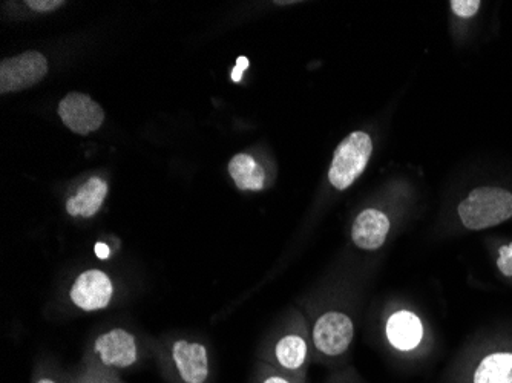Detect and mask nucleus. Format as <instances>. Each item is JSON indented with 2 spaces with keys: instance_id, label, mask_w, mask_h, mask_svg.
<instances>
[{
  "instance_id": "obj_1",
  "label": "nucleus",
  "mask_w": 512,
  "mask_h": 383,
  "mask_svg": "<svg viewBox=\"0 0 512 383\" xmlns=\"http://www.w3.org/2000/svg\"><path fill=\"white\" fill-rule=\"evenodd\" d=\"M142 357L140 345L131 331L112 328L92 342L91 348L83 357L82 367L120 376L126 371L134 370L142 362Z\"/></svg>"
},
{
  "instance_id": "obj_2",
  "label": "nucleus",
  "mask_w": 512,
  "mask_h": 383,
  "mask_svg": "<svg viewBox=\"0 0 512 383\" xmlns=\"http://www.w3.org/2000/svg\"><path fill=\"white\" fill-rule=\"evenodd\" d=\"M161 374L169 383H211L212 362L206 345L175 339L160 353Z\"/></svg>"
},
{
  "instance_id": "obj_3",
  "label": "nucleus",
  "mask_w": 512,
  "mask_h": 383,
  "mask_svg": "<svg viewBox=\"0 0 512 383\" xmlns=\"http://www.w3.org/2000/svg\"><path fill=\"white\" fill-rule=\"evenodd\" d=\"M313 357L325 364L341 361L355 339V324L344 311L329 310L313 322L310 330Z\"/></svg>"
},
{
  "instance_id": "obj_4",
  "label": "nucleus",
  "mask_w": 512,
  "mask_h": 383,
  "mask_svg": "<svg viewBox=\"0 0 512 383\" xmlns=\"http://www.w3.org/2000/svg\"><path fill=\"white\" fill-rule=\"evenodd\" d=\"M512 217V194L500 187L474 189L459 204V218L468 230L500 226Z\"/></svg>"
},
{
  "instance_id": "obj_5",
  "label": "nucleus",
  "mask_w": 512,
  "mask_h": 383,
  "mask_svg": "<svg viewBox=\"0 0 512 383\" xmlns=\"http://www.w3.org/2000/svg\"><path fill=\"white\" fill-rule=\"evenodd\" d=\"M371 152H373V141L365 132L356 131L345 137L333 155L332 167L329 171L332 186L338 190H345L352 186L365 171Z\"/></svg>"
},
{
  "instance_id": "obj_6",
  "label": "nucleus",
  "mask_w": 512,
  "mask_h": 383,
  "mask_svg": "<svg viewBox=\"0 0 512 383\" xmlns=\"http://www.w3.org/2000/svg\"><path fill=\"white\" fill-rule=\"evenodd\" d=\"M258 361L295 376L307 377L313 361L312 338L302 331H287L261 351Z\"/></svg>"
},
{
  "instance_id": "obj_7",
  "label": "nucleus",
  "mask_w": 512,
  "mask_h": 383,
  "mask_svg": "<svg viewBox=\"0 0 512 383\" xmlns=\"http://www.w3.org/2000/svg\"><path fill=\"white\" fill-rule=\"evenodd\" d=\"M48 60L39 51H25L0 62V94L25 91L45 79Z\"/></svg>"
},
{
  "instance_id": "obj_8",
  "label": "nucleus",
  "mask_w": 512,
  "mask_h": 383,
  "mask_svg": "<svg viewBox=\"0 0 512 383\" xmlns=\"http://www.w3.org/2000/svg\"><path fill=\"white\" fill-rule=\"evenodd\" d=\"M57 114L69 131L83 137L99 131L105 122L102 106L82 92H69L65 95L59 103Z\"/></svg>"
},
{
  "instance_id": "obj_9",
  "label": "nucleus",
  "mask_w": 512,
  "mask_h": 383,
  "mask_svg": "<svg viewBox=\"0 0 512 383\" xmlns=\"http://www.w3.org/2000/svg\"><path fill=\"white\" fill-rule=\"evenodd\" d=\"M114 298V284L108 273L99 269L86 270L77 276L69 290V299L80 310L99 311Z\"/></svg>"
},
{
  "instance_id": "obj_10",
  "label": "nucleus",
  "mask_w": 512,
  "mask_h": 383,
  "mask_svg": "<svg viewBox=\"0 0 512 383\" xmlns=\"http://www.w3.org/2000/svg\"><path fill=\"white\" fill-rule=\"evenodd\" d=\"M453 383H512V348H497L454 373Z\"/></svg>"
},
{
  "instance_id": "obj_11",
  "label": "nucleus",
  "mask_w": 512,
  "mask_h": 383,
  "mask_svg": "<svg viewBox=\"0 0 512 383\" xmlns=\"http://www.w3.org/2000/svg\"><path fill=\"white\" fill-rule=\"evenodd\" d=\"M387 339L394 350L401 353H411L421 347L424 341L425 330L419 316L413 311L399 310L388 318Z\"/></svg>"
},
{
  "instance_id": "obj_12",
  "label": "nucleus",
  "mask_w": 512,
  "mask_h": 383,
  "mask_svg": "<svg viewBox=\"0 0 512 383\" xmlns=\"http://www.w3.org/2000/svg\"><path fill=\"white\" fill-rule=\"evenodd\" d=\"M390 220L378 209H367L359 213L352 226V241L356 247L367 252L379 250L390 233Z\"/></svg>"
},
{
  "instance_id": "obj_13",
  "label": "nucleus",
  "mask_w": 512,
  "mask_h": 383,
  "mask_svg": "<svg viewBox=\"0 0 512 383\" xmlns=\"http://www.w3.org/2000/svg\"><path fill=\"white\" fill-rule=\"evenodd\" d=\"M108 192V183L103 178L91 177L77 190L74 197L68 198L66 213L73 218L96 217L108 197Z\"/></svg>"
},
{
  "instance_id": "obj_14",
  "label": "nucleus",
  "mask_w": 512,
  "mask_h": 383,
  "mask_svg": "<svg viewBox=\"0 0 512 383\" xmlns=\"http://www.w3.org/2000/svg\"><path fill=\"white\" fill-rule=\"evenodd\" d=\"M229 174L234 180L235 186L240 190L263 189L266 183V172L260 163L249 154H237L229 163Z\"/></svg>"
},
{
  "instance_id": "obj_15",
  "label": "nucleus",
  "mask_w": 512,
  "mask_h": 383,
  "mask_svg": "<svg viewBox=\"0 0 512 383\" xmlns=\"http://www.w3.org/2000/svg\"><path fill=\"white\" fill-rule=\"evenodd\" d=\"M249 383H307V377L295 376V374L278 370L266 362L258 361Z\"/></svg>"
},
{
  "instance_id": "obj_16",
  "label": "nucleus",
  "mask_w": 512,
  "mask_h": 383,
  "mask_svg": "<svg viewBox=\"0 0 512 383\" xmlns=\"http://www.w3.org/2000/svg\"><path fill=\"white\" fill-rule=\"evenodd\" d=\"M73 383H125L120 376L105 373V371L94 370V368L80 367L77 373L73 374Z\"/></svg>"
},
{
  "instance_id": "obj_17",
  "label": "nucleus",
  "mask_w": 512,
  "mask_h": 383,
  "mask_svg": "<svg viewBox=\"0 0 512 383\" xmlns=\"http://www.w3.org/2000/svg\"><path fill=\"white\" fill-rule=\"evenodd\" d=\"M31 383H73V374L60 373L56 368L42 365L33 373V382Z\"/></svg>"
},
{
  "instance_id": "obj_18",
  "label": "nucleus",
  "mask_w": 512,
  "mask_h": 383,
  "mask_svg": "<svg viewBox=\"0 0 512 383\" xmlns=\"http://www.w3.org/2000/svg\"><path fill=\"white\" fill-rule=\"evenodd\" d=\"M497 269L503 276L512 279V243L503 244L497 253Z\"/></svg>"
},
{
  "instance_id": "obj_19",
  "label": "nucleus",
  "mask_w": 512,
  "mask_h": 383,
  "mask_svg": "<svg viewBox=\"0 0 512 383\" xmlns=\"http://www.w3.org/2000/svg\"><path fill=\"white\" fill-rule=\"evenodd\" d=\"M450 5L454 14H457L459 17H465V19L473 17L480 8L479 0H453Z\"/></svg>"
},
{
  "instance_id": "obj_20",
  "label": "nucleus",
  "mask_w": 512,
  "mask_h": 383,
  "mask_svg": "<svg viewBox=\"0 0 512 383\" xmlns=\"http://www.w3.org/2000/svg\"><path fill=\"white\" fill-rule=\"evenodd\" d=\"M28 8L37 11V13H51V11L59 10L66 2L63 0H27L25 2Z\"/></svg>"
},
{
  "instance_id": "obj_21",
  "label": "nucleus",
  "mask_w": 512,
  "mask_h": 383,
  "mask_svg": "<svg viewBox=\"0 0 512 383\" xmlns=\"http://www.w3.org/2000/svg\"><path fill=\"white\" fill-rule=\"evenodd\" d=\"M327 383H361L358 377L352 371H342V373L333 374L332 379Z\"/></svg>"
},
{
  "instance_id": "obj_22",
  "label": "nucleus",
  "mask_w": 512,
  "mask_h": 383,
  "mask_svg": "<svg viewBox=\"0 0 512 383\" xmlns=\"http://www.w3.org/2000/svg\"><path fill=\"white\" fill-rule=\"evenodd\" d=\"M247 66H249V60H247L246 57H240V59H238L237 68H235L234 73H232V79H234V82H240L244 71L247 69Z\"/></svg>"
},
{
  "instance_id": "obj_23",
  "label": "nucleus",
  "mask_w": 512,
  "mask_h": 383,
  "mask_svg": "<svg viewBox=\"0 0 512 383\" xmlns=\"http://www.w3.org/2000/svg\"><path fill=\"white\" fill-rule=\"evenodd\" d=\"M96 253L99 255V258L105 259L109 256V249L105 244H97Z\"/></svg>"
}]
</instances>
